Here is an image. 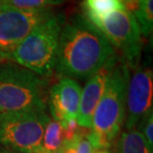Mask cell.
<instances>
[{"label": "cell", "mask_w": 153, "mask_h": 153, "mask_svg": "<svg viewBox=\"0 0 153 153\" xmlns=\"http://www.w3.org/2000/svg\"><path fill=\"white\" fill-rule=\"evenodd\" d=\"M115 57L102 33L85 15L75 14L63 26L55 70L62 76L88 79Z\"/></svg>", "instance_id": "6da1fadb"}, {"label": "cell", "mask_w": 153, "mask_h": 153, "mask_svg": "<svg viewBox=\"0 0 153 153\" xmlns=\"http://www.w3.org/2000/svg\"><path fill=\"white\" fill-rule=\"evenodd\" d=\"M129 72L126 63H116L112 67L105 91L94 112L88 139L94 149L108 148L121 129L125 117V97Z\"/></svg>", "instance_id": "7a4b0ae2"}, {"label": "cell", "mask_w": 153, "mask_h": 153, "mask_svg": "<svg viewBox=\"0 0 153 153\" xmlns=\"http://www.w3.org/2000/svg\"><path fill=\"white\" fill-rule=\"evenodd\" d=\"M45 82L17 64L0 66V119L45 111Z\"/></svg>", "instance_id": "3957f363"}, {"label": "cell", "mask_w": 153, "mask_h": 153, "mask_svg": "<svg viewBox=\"0 0 153 153\" xmlns=\"http://www.w3.org/2000/svg\"><path fill=\"white\" fill-rule=\"evenodd\" d=\"M65 21L64 14L55 13L40 23L17 46L9 61L40 76H52Z\"/></svg>", "instance_id": "277c9868"}, {"label": "cell", "mask_w": 153, "mask_h": 153, "mask_svg": "<svg viewBox=\"0 0 153 153\" xmlns=\"http://www.w3.org/2000/svg\"><path fill=\"white\" fill-rule=\"evenodd\" d=\"M120 52L129 64L136 63L142 49L141 31L133 12L125 7L120 10L88 20Z\"/></svg>", "instance_id": "5b68a950"}, {"label": "cell", "mask_w": 153, "mask_h": 153, "mask_svg": "<svg viewBox=\"0 0 153 153\" xmlns=\"http://www.w3.org/2000/svg\"><path fill=\"white\" fill-rule=\"evenodd\" d=\"M49 116L45 111L21 114L0 119V143L25 153L39 150Z\"/></svg>", "instance_id": "8992f818"}, {"label": "cell", "mask_w": 153, "mask_h": 153, "mask_svg": "<svg viewBox=\"0 0 153 153\" xmlns=\"http://www.w3.org/2000/svg\"><path fill=\"white\" fill-rule=\"evenodd\" d=\"M54 14L52 8L24 10L0 6V62L10 60L11 54L27 35Z\"/></svg>", "instance_id": "52a82bcc"}, {"label": "cell", "mask_w": 153, "mask_h": 153, "mask_svg": "<svg viewBox=\"0 0 153 153\" xmlns=\"http://www.w3.org/2000/svg\"><path fill=\"white\" fill-rule=\"evenodd\" d=\"M153 96V75L151 69L139 68L129 76L125 97L127 129H133L143 116L151 109Z\"/></svg>", "instance_id": "ba28073f"}, {"label": "cell", "mask_w": 153, "mask_h": 153, "mask_svg": "<svg viewBox=\"0 0 153 153\" xmlns=\"http://www.w3.org/2000/svg\"><path fill=\"white\" fill-rule=\"evenodd\" d=\"M81 87L74 79L62 76L50 90L49 103L55 120L61 123L76 119L81 100Z\"/></svg>", "instance_id": "9c48e42d"}, {"label": "cell", "mask_w": 153, "mask_h": 153, "mask_svg": "<svg viewBox=\"0 0 153 153\" xmlns=\"http://www.w3.org/2000/svg\"><path fill=\"white\" fill-rule=\"evenodd\" d=\"M116 61L117 59L115 57L105 67H102L99 72L91 76L87 85H85L84 90L81 93V100H79L78 116H76V122L79 126L88 128V129L91 128L94 112L105 91L109 73Z\"/></svg>", "instance_id": "30bf717a"}, {"label": "cell", "mask_w": 153, "mask_h": 153, "mask_svg": "<svg viewBox=\"0 0 153 153\" xmlns=\"http://www.w3.org/2000/svg\"><path fill=\"white\" fill-rule=\"evenodd\" d=\"M119 153H152V148L148 145L141 132L133 129L124 131L119 139Z\"/></svg>", "instance_id": "8fae6325"}, {"label": "cell", "mask_w": 153, "mask_h": 153, "mask_svg": "<svg viewBox=\"0 0 153 153\" xmlns=\"http://www.w3.org/2000/svg\"><path fill=\"white\" fill-rule=\"evenodd\" d=\"M125 8L120 0H84L82 9L88 20L100 18L116 10Z\"/></svg>", "instance_id": "7c38bea8"}, {"label": "cell", "mask_w": 153, "mask_h": 153, "mask_svg": "<svg viewBox=\"0 0 153 153\" xmlns=\"http://www.w3.org/2000/svg\"><path fill=\"white\" fill-rule=\"evenodd\" d=\"M63 124L58 120H49L46 125L41 148L47 152H54L63 147Z\"/></svg>", "instance_id": "4fadbf2b"}, {"label": "cell", "mask_w": 153, "mask_h": 153, "mask_svg": "<svg viewBox=\"0 0 153 153\" xmlns=\"http://www.w3.org/2000/svg\"><path fill=\"white\" fill-rule=\"evenodd\" d=\"M134 16L139 25L141 34L149 36L153 27V0H137Z\"/></svg>", "instance_id": "5bb4252c"}, {"label": "cell", "mask_w": 153, "mask_h": 153, "mask_svg": "<svg viewBox=\"0 0 153 153\" xmlns=\"http://www.w3.org/2000/svg\"><path fill=\"white\" fill-rule=\"evenodd\" d=\"M66 1L67 0H0V6H8L24 10H36L52 8Z\"/></svg>", "instance_id": "9a60e30c"}, {"label": "cell", "mask_w": 153, "mask_h": 153, "mask_svg": "<svg viewBox=\"0 0 153 153\" xmlns=\"http://www.w3.org/2000/svg\"><path fill=\"white\" fill-rule=\"evenodd\" d=\"M88 135L79 137L76 141L72 143L76 147V153H93L94 147H93V145L91 144L90 140L88 139Z\"/></svg>", "instance_id": "2e32d148"}, {"label": "cell", "mask_w": 153, "mask_h": 153, "mask_svg": "<svg viewBox=\"0 0 153 153\" xmlns=\"http://www.w3.org/2000/svg\"><path fill=\"white\" fill-rule=\"evenodd\" d=\"M153 114L152 111H150V114L147 115V120H146V124L144 126V136L145 140L147 141L148 145L150 146V148L153 147V134H152V129H153Z\"/></svg>", "instance_id": "e0dca14e"}, {"label": "cell", "mask_w": 153, "mask_h": 153, "mask_svg": "<svg viewBox=\"0 0 153 153\" xmlns=\"http://www.w3.org/2000/svg\"><path fill=\"white\" fill-rule=\"evenodd\" d=\"M121 1L123 2V4L125 5V7H126L128 10H130L132 12L135 10L137 0H121Z\"/></svg>", "instance_id": "ac0fdd59"}, {"label": "cell", "mask_w": 153, "mask_h": 153, "mask_svg": "<svg viewBox=\"0 0 153 153\" xmlns=\"http://www.w3.org/2000/svg\"><path fill=\"white\" fill-rule=\"evenodd\" d=\"M33 153H65V151H64L63 148H61V149H59V150H56V151H54V152H47V151L43 150L42 148H40L39 150L33 152Z\"/></svg>", "instance_id": "d6986e66"}, {"label": "cell", "mask_w": 153, "mask_h": 153, "mask_svg": "<svg viewBox=\"0 0 153 153\" xmlns=\"http://www.w3.org/2000/svg\"><path fill=\"white\" fill-rule=\"evenodd\" d=\"M97 153H108V152L105 151V150H102V151H97Z\"/></svg>", "instance_id": "ffe728a7"}, {"label": "cell", "mask_w": 153, "mask_h": 153, "mask_svg": "<svg viewBox=\"0 0 153 153\" xmlns=\"http://www.w3.org/2000/svg\"><path fill=\"white\" fill-rule=\"evenodd\" d=\"M0 153H14V152H7V151H2V152H0Z\"/></svg>", "instance_id": "44dd1931"}, {"label": "cell", "mask_w": 153, "mask_h": 153, "mask_svg": "<svg viewBox=\"0 0 153 153\" xmlns=\"http://www.w3.org/2000/svg\"><path fill=\"white\" fill-rule=\"evenodd\" d=\"M120 1H121V0H120ZM122 3H123V2H122Z\"/></svg>", "instance_id": "7402d4cb"}]
</instances>
